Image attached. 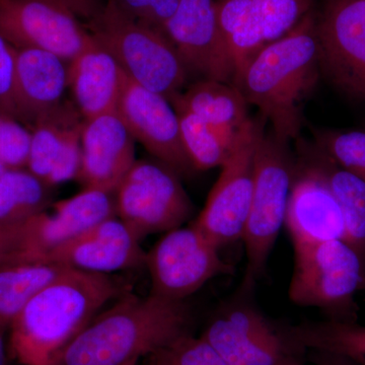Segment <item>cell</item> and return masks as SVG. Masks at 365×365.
I'll use <instances>...</instances> for the list:
<instances>
[{
	"label": "cell",
	"mask_w": 365,
	"mask_h": 365,
	"mask_svg": "<svg viewBox=\"0 0 365 365\" xmlns=\"http://www.w3.org/2000/svg\"><path fill=\"white\" fill-rule=\"evenodd\" d=\"M0 34L16 49H38L71 62L93 36L73 14L49 0H0Z\"/></svg>",
	"instance_id": "cell-12"
},
{
	"label": "cell",
	"mask_w": 365,
	"mask_h": 365,
	"mask_svg": "<svg viewBox=\"0 0 365 365\" xmlns=\"http://www.w3.org/2000/svg\"><path fill=\"white\" fill-rule=\"evenodd\" d=\"M16 48L0 34V110L16 117L14 86Z\"/></svg>",
	"instance_id": "cell-33"
},
{
	"label": "cell",
	"mask_w": 365,
	"mask_h": 365,
	"mask_svg": "<svg viewBox=\"0 0 365 365\" xmlns=\"http://www.w3.org/2000/svg\"><path fill=\"white\" fill-rule=\"evenodd\" d=\"M140 242L120 218L113 216L53 250L41 261L110 275L145 266L146 253Z\"/></svg>",
	"instance_id": "cell-16"
},
{
	"label": "cell",
	"mask_w": 365,
	"mask_h": 365,
	"mask_svg": "<svg viewBox=\"0 0 365 365\" xmlns=\"http://www.w3.org/2000/svg\"><path fill=\"white\" fill-rule=\"evenodd\" d=\"M284 225L292 244L345 240L339 203L307 148L297 160Z\"/></svg>",
	"instance_id": "cell-15"
},
{
	"label": "cell",
	"mask_w": 365,
	"mask_h": 365,
	"mask_svg": "<svg viewBox=\"0 0 365 365\" xmlns=\"http://www.w3.org/2000/svg\"><path fill=\"white\" fill-rule=\"evenodd\" d=\"M128 365H139V361L132 362V364Z\"/></svg>",
	"instance_id": "cell-40"
},
{
	"label": "cell",
	"mask_w": 365,
	"mask_h": 365,
	"mask_svg": "<svg viewBox=\"0 0 365 365\" xmlns=\"http://www.w3.org/2000/svg\"><path fill=\"white\" fill-rule=\"evenodd\" d=\"M117 113L136 141L179 176L196 172L182 144L179 117L170 101L127 76Z\"/></svg>",
	"instance_id": "cell-13"
},
{
	"label": "cell",
	"mask_w": 365,
	"mask_h": 365,
	"mask_svg": "<svg viewBox=\"0 0 365 365\" xmlns=\"http://www.w3.org/2000/svg\"><path fill=\"white\" fill-rule=\"evenodd\" d=\"M83 25L134 83L169 101L181 93L188 71L162 31L129 18L110 0Z\"/></svg>",
	"instance_id": "cell-4"
},
{
	"label": "cell",
	"mask_w": 365,
	"mask_h": 365,
	"mask_svg": "<svg viewBox=\"0 0 365 365\" xmlns=\"http://www.w3.org/2000/svg\"><path fill=\"white\" fill-rule=\"evenodd\" d=\"M321 73L365 103V0H329L317 19Z\"/></svg>",
	"instance_id": "cell-10"
},
{
	"label": "cell",
	"mask_w": 365,
	"mask_h": 365,
	"mask_svg": "<svg viewBox=\"0 0 365 365\" xmlns=\"http://www.w3.org/2000/svg\"><path fill=\"white\" fill-rule=\"evenodd\" d=\"M267 123V122H266ZM262 126L254 158V188L248 222L242 235L247 254L245 287H252L265 272L285 215L297 158L287 141Z\"/></svg>",
	"instance_id": "cell-5"
},
{
	"label": "cell",
	"mask_w": 365,
	"mask_h": 365,
	"mask_svg": "<svg viewBox=\"0 0 365 365\" xmlns=\"http://www.w3.org/2000/svg\"><path fill=\"white\" fill-rule=\"evenodd\" d=\"M148 365H227L199 336L186 334L148 356Z\"/></svg>",
	"instance_id": "cell-30"
},
{
	"label": "cell",
	"mask_w": 365,
	"mask_h": 365,
	"mask_svg": "<svg viewBox=\"0 0 365 365\" xmlns=\"http://www.w3.org/2000/svg\"><path fill=\"white\" fill-rule=\"evenodd\" d=\"M32 132L13 115L0 110V162L6 169L28 165Z\"/></svg>",
	"instance_id": "cell-31"
},
{
	"label": "cell",
	"mask_w": 365,
	"mask_h": 365,
	"mask_svg": "<svg viewBox=\"0 0 365 365\" xmlns=\"http://www.w3.org/2000/svg\"><path fill=\"white\" fill-rule=\"evenodd\" d=\"M174 109L179 117L182 144L195 170L222 168L234 153L240 130H220L191 112Z\"/></svg>",
	"instance_id": "cell-28"
},
{
	"label": "cell",
	"mask_w": 365,
	"mask_h": 365,
	"mask_svg": "<svg viewBox=\"0 0 365 365\" xmlns=\"http://www.w3.org/2000/svg\"><path fill=\"white\" fill-rule=\"evenodd\" d=\"M83 122L78 108L67 103L41 118L31 129L32 139L26 169L47 182L69 134Z\"/></svg>",
	"instance_id": "cell-27"
},
{
	"label": "cell",
	"mask_w": 365,
	"mask_h": 365,
	"mask_svg": "<svg viewBox=\"0 0 365 365\" xmlns=\"http://www.w3.org/2000/svg\"><path fill=\"white\" fill-rule=\"evenodd\" d=\"M316 145L334 163L365 180V132L322 130Z\"/></svg>",
	"instance_id": "cell-29"
},
{
	"label": "cell",
	"mask_w": 365,
	"mask_h": 365,
	"mask_svg": "<svg viewBox=\"0 0 365 365\" xmlns=\"http://www.w3.org/2000/svg\"><path fill=\"white\" fill-rule=\"evenodd\" d=\"M306 148L339 203L344 218L345 241L365 261V180L339 167L318 146Z\"/></svg>",
	"instance_id": "cell-25"
},
{
	"label": "cell",
	"mask_w": 365,
	"mask_h": 365,
	"mask_svg": "<svg viewBox=\"0 0 365 365\" xmlns=\"http://www.w3.org/2000/svg\"><path fill=\"white\" fill-rule=\"evenodd\" d=\"M220 250L193 223L165 232L146 253L150 294L185 302L213 278L232 275L234 266L223 260Z\"/></svg>",
	"instance_id": "cell-8"
},
{
	"label": "cell",
	"mask_w": 365,
	"mask_h": 365,
	"mask_svg": "<svg viewBox=\"0 0 365 365\" xmlns=\"http://www.w3.org/2000/svg\"><path fill=\"white\" fill-rule=\"evenodd\" d=\"M121 292L112 276L67 269L14 319L9 353L21 365H54L67 345Z\"/></svg>",
	"instance_id": "cell-2"
},
{
	"label": "cell",
	"mask_w": 365,
	"mask_h": 365,
	"mask_svg": "<svg viewBox=\"0 0 365 365\" xmlns=\"http://www.w3.org/2000/svg\"><path fill=\"white\" fill-rule=\"evenodd\" d=\"M288 297L328 319L357 322L355 295L365 287V261L345 240L297 242Z\"/></svg>",
	"instance_id": "cell-6"
},
{
	"label": "cell",
	"mask_w": 365,
	"mask_h": 365,
	"mask_svg": "<svg viewBox=\"0 0 365 365\" xmlns=\"http://www.w3.org/2000/svg\"><path fill=\"white\" fill-rule=\"evenodd\" d=\"M134 137L117 112L85 120L81 131V168L78 179L83 189L115 193L136 162Z\"/></svg>",
	"instance_id": "cell-17"
},
{
	"label": "cell",
	"mask_w": 365,
	"mask_h": 365,
	"mask_svg": "<svg viewBox=\"0 0 365 365\" xmlns=\"http://www.w3.org/2000/svg\"><path fill=\"white\" fill-rule=\"evenodd\" d=\"M319 76L317 16L312 11L287 35L240 67L230 85L249 106L258 108L277 138L289 143L299 137L304 105Z\"/></svg>",
	"instance_id": "cell-1"
},
{
	"label": "cell",
	"mask_w": 365,
	"mask_h": 365,
	"mask_svg": "<svg viewBox=\"0 0 365 365\" xmlns=\"http://www.w3.org/2000/svg\"><path fill=\"white\" fill-rule=\"evenodd\" d=\"M313 4L314 0H244L242 21L228 48L232 79L257 53L299 25L312 11Z\"/></svg>",
	"instance_id": "cell-19"
},
{
	"label": "cell",
	"mask_w": 365,
	"mask_h": 365,
	"mask_svg": "<svg viewBox=\"0 0 365 365\" xmlns=\"http://www.w3.org/2000/svg\"><path fill=\"white\" fill-rule=\"evenodd\" d=\"M113 216H116L115 193L83 189L53 204L51 212L47 209L26 223L21 252L14 261H41L53 250Z\"/></svg>",
	"instance_id": "cell-14"
},
{
	"label": "cell",
	"mask_w": 365,
	"mask_h": 365,
	"mask_svg": "<svg viewBox=\"0 0 365 365\" xmlns=\"http://www.w3.org/2000/svg\"><path fill=\"white\" fill-rule=\"evenodd\" d=\"M6 165H4L1 162H0V176H1L2 174H4V172L6 170Z\"/></svg>",
	"instance_id": "cell-39"
},
{
	"label": "cell",
	"mask_w": 365,
	"mask_h": 365,
	"mask_svg": "<svg viewBox=\"0 0 365 365\" xmlns=\"http://www.w3.org/2000/svg\"><path fill=\"white\" fill-rule=\"evenodd\" d=\"M307 359L311 360L314 365H359L354 364L351 360L333 354V353L323 351H307Z\"/></svg>",
	"instance_id": "cell-36"
},
{
	"label": "cell",
	"mask_w": 365,
	"mask_h": 365,
	"mask_svg": "<svg viewBox=\"0 0 365 365\" xmlns=\"http://www.w3.org/2000/svg\"><path fill=\"white\" fill-rule=\"evenodd\" d=\"M118 9L139 23L162 31L181 0H110Z\"/></svg>",
	"instance_id": "cell-32"
},
{
	"label": "cell",
	"mask_w": 365,
	"mask_h": 365,
	"mask_svg": "<svg viewBox=\"0 0 365 365\" xmlns=\"http://www.w3.org/2000/svg\"><path fill=\"white\" fill-rule=\"evenodd\" d=\"M9 329L6 327L0 325V365H6L7 344L6 332Z\"/></svg>",
	"instance_id": "cell-37"
},
{
	"label": "cell",
	"mask_w": 365,
	"mask_h": 365,
	"mask_svg": "<svg viewBox=\"0 0 365 365\" xmlns=\"http://www.w3.org/2000/svg\"><path fill=\"white\" fill-rule=\"evenodd\" d=\"M162 32L189 73L215 78L218 31L216 0H181Z\"/></svg>",
	"instance_id": "cell-21"
},
{
	"label": "cell",
	"mask_w": 365,
	"mask_h": 365,
	"mask_svg": "<svg viewBox=\"0 0 365 365\" xmlns=\"http://www.w3.org/2000/svg\"><path fill=\"white\" fill-rule=\"evenodd\" d=\"M53 188L26 168L0 176V228L25 225L50 207Z\"/></svg>",
	"instance_id": "cell-26"
},
{
	"label": "cell",
	"mask_w": 365,
	"mask_h": 365,
	"mask_svg": "<svg viewBox=\"0 0 365 365\" xmlns=\"http://www.w3.org/2000/svg\"><path fill=\"white\" fill-rule=\"evenodd\" d=\"M283 332L297 352L323 351L340 355L365 365V326L357 322L326 319L282 326Z\"/></svg>",
	"instance_id": "cell-23"
},
{
	"label": "cell",
	"mask_w": 365,
	"mask_h": 365,
	"mask_svg": "<svg viewBox=\"0 0 365 365\" xmlns=\"http://www.w3.org/2000/svg\"><path fill=\"white\" fill-rule=\"evenodd\" d=\"M61 6L76 19L88 23L95 19L106 6L107 0H49Z\"/></svg>",
	"instance_id": "cell-35"
},
{
	"label": "cell",
	"mask_w": 365,
	"mask_h": 365,
	"mask_svg": "<svg viewBox=\"0 0 365 365\" xmlns=\"http://www.w3.org/2000/svg\"><path fill=\"white\" fill-rule=\"evenodd\" d=\"M185 302L122 295L67 345L54 365H128L190 333Z\"/></svg>",
	"instance_id": "cell-3"
},
{
	"label": "cell",
	"mask_w": 365,
	"mask_h": 365,
	"mask_svg": "<svg viewBox=\"0 0 365 365\" xmlns=\"http://www.w3.org/2000/svg\"><path fill=\"white\" fill-rule=\"evenodd\" d=\"M68 268L42 261H13L0 266V325L9 329L30 300Z\"/></svg>",
	"instance_id": "cell-24"
},
{
	"label": "cell",
	"mask_w": 365,
	"mask_h": 365,
	"mask_svg": "<svg viewBox=\"0 0 365 365\" xmlns=\"http://www.w3.org/2000/svg\"><path fill=\"white\" fill-rule=\"evenodd\" d=\"M68 63V88L83 119L117 112L127 76L111 53L93 38Z\"/></svg>",
	"instance_id": "cell-20"
},
{
	"label": "cell",
	"mask_w": 365,
	"mask_h": 365,
	"mask_svg": "<svg viewBox=\"0 0 365 365\" xmlns=\"http://www.w3.org/2000/svg\"><path fill=\"white\" fill-rule=\"evenodd\" d=\"M302 359H304L302 356L292 355V356H288L287 359L283 360L279 365H304Z\"/></svg>",
	"instance_id": "cell-38"
},
{
	"label": "cell",
	"mask_w": 365,
	"mask_h": 365,
	"mask_svg": "<svg viewBox=\"0 0 365 365\" xmlns=\"http://www.w3.org/2000/svg\"><path fill=\"white\" fill-rule=\"evenodd\" d=\"M266 122L260 115L240 129L232 157L222 165L203 210L192 222L220 249L242 240L246 230L253 197L255 148Z\"/></svg>",
	"instance_id": "cell-9"
},
{
	"label": "cell",
	"mask_w": 365,
	"mask_h": 365,
	"mask_svg": "<svg viewBox=\"0 0 365 365\" xmlns=\"http://www.w3.org/2000/svg\"><path fill=\"white\" fill-rule=\"evenodd\" d=\"M67 83L66 61L38 49H16L14 98L19 121L32 129L63 104Z\"/></svg>",
	"instance_id": "cell-18"
},
{
	"label": "cell",
	"mask_w": 365,
	"mask_h": 365,
	"mask_svg": "<svg viewBox=\"0 0 365 365\" xmlns=\"http://www.w3.org/2000/svg\"><path fill=\"white\" fill-rule=\"evenodd\" d=\"M200 337L227 365H279L292 355L304 357L290 344L282 327L244 300L220 309Z\"/></svg>",
	"instance_id": "cell-11"
},
{
	"label": "cell",
	"mask_w": 365,
	"mask_h": 365,
	"mask_svg": "<svg viewBox=\"0 0 365 365\" xmlns=\"http://www.w3.org/2000/svg\"><path fill=\"white\" fill-rule=\"evenodd\" d=\"M174 108L186 110L220 130L237 132L251 119L249 104L230 83L203 78L170 101Z\"/></svg>",
	"instance_id": "cell-22"
},
{
	"label": "cell",
	"mask_w": 365,
	"mask_h": 365,
	"mask_svg": "<svg viewBox=\"0 0 365 365\" xmlns=\"http://www.w3.org/2000/svg\"><path fill=\"white\" fill-rule=\"evenodd\" d=\"M115 209L139 241L184 227L194 215L179 174L158 160H136L115 191Z\"/></svg>",
	"instance_id": "cell-7"
},
{
	"label": "cell",
	"mask_w": 365,
	"mask_h": 365,
	"mask_svg": "<svg viewBox=\"0 0 365 365\" xmlns=\"http://www.w3.org/2000/svg\"><path fill=\"white\" fill-rule=\"evenodd\" d=\"M25 232L26 223L18 227L0 228V266L14 261L19 256Z\"/></svg>",
	"instance_id": "cell-34"
}]
</instances>
